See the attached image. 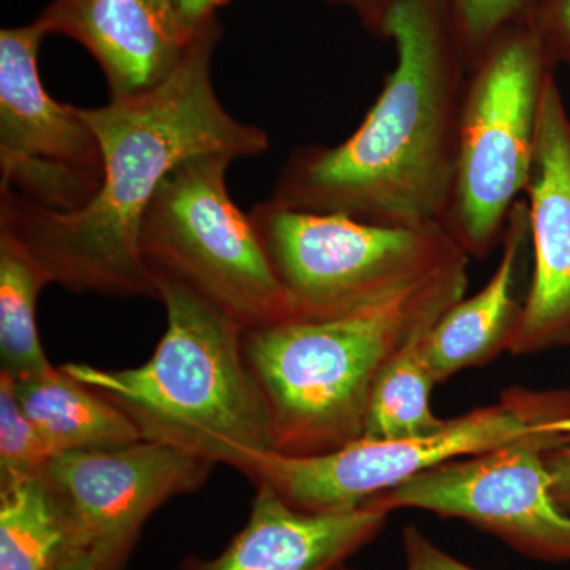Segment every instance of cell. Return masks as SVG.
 <instances>
[{
    "label": "cell",
    "instance_id": "28",
    "mask_svg": "<svg viewBox=\"0 0 570 570\" xmlns=\"http://www.w3.org/2000/svg\"><path fill=\"white\" fill-rule=\"evenodd\" d=\"M332 570H348V569H346V568H343V564H341V566H337V568H335V569H332Z\"/></svg>",
    "mask_w": 570,
    "mask_h": 570
},
{
    "label": "cell",
    "instance_id": "25",
    "mask_svg": "<svg viewBox=\"0 0 570 570\" xmlns=\"http://www.w3.org/2000/svg\"><path fill=\"white\" fill-rule=\"evenodd\" d=\"M333 6L347 7L356 14L360 22L376 36L384 37V26L387 21L390 10L395 6L396 0H326Z\"/></svg>",
    "mask_w": 570,
    "mask_h": 570
},
{
    "label": "cell",
    "instance_id": "18",
    "mask_svg": "<svg viewBox=\"0 0 570 570\" xmlns=\"http://www.w3.org/2000/svg\"><path fill=\"white\" fill-rule=\"evenodd\" d=\"M48 284L24 246L0 228V373L14 382L45 376L55 367L37 328V302Z\"/></svg>",
    "mask_w": 570,
    "mask_h": 570
},
{
    "label": "cell",
    "instance_id": "21",
    "mask_svg": "<svg viewBox=\"0 0 570 570\" xmlns=\"http://www.w3.org/2000/svg\"><path fill=\"white\" fill-rule=\"evenodd\" d=\"M468 67L494 37L517 22L530 20L535 0H445Z\"/></svg>",
    "mask_w": 570,
    "mask_h": 570
},
{
    "label": "cell",
    "instance_id": "13",
    "mask_svg": "<svg viewBox=\"0 0 570 570\" xmlns=\"http://www.w3.org/2000/svg\"><path fill=\"white\" fill-rule=\"evenodd\" d=\"M37 21L91 52L110 99L135 96L167 80L194 36L175 0H52Z\"/></svg>",
    "mask_w": 570,
    "mask_h": 570
},
{
    "label": "cell",
    "instance_id": "5",
    "mask_svg": "<svg viewBox=\"0 0 570 570\" xmlns=\"http://www.w3.org/2000/svg\"><path fill=\"white\" fill-rule=\"evenodd\" d=\"M554 67L530 21L504 29L469 67L442 223L469 257L501 246L510 212L527 189Z\"/></svg>",
    "mask_w": 570,
    "mask_h": 570
},
{
    "label": "cell",
    "instance_id": "4",
    "mask_svg": "<svg viewBox=\"0 0 570 570\" xmlns=\"http://www.w3.org/2000/svg\"><path fill=\"white\" fill-rule=\"evenodd\" d=\"M167 328L148 362L124 370L66 363L71 377L121 409L142 441L243 474L275 450L265 397L243 354L242 328L181 281L153 272Z\"/></svg>",
    "mask_w": 570,
    "mask_h": 570
},
{
    "label": "cell",
    "instance_id": "17",
    "mask_svg": "<svg viewBox=\"0 0 570 570\" xmlns=\"http://www.w3.org/2000/svg\"><path fill=\"white\" fill-rule=\"evenodd\" d=\"M85 553L43 475L0 487V570H62Z\"/></svg>",
    "mask_w": 570,
    "mask_h": 570
},
{
    "label": "cell",
    "instance_id": "12",
    "mask_svg": "<svg viewBox=\"0 0 570 570\" xmlns=\"http://www.w3.org/2000/svg\"><path fill=\"white\" fill-rule=\"evenodd\" d=\"M532 275L509 354L570 346V116L551 77L527 184Z\"/></svg>",
    "mask_w": 570,
    "mask_h": 570
},
{
    "label": "cell",
    "instance_id": "27",
    "mask_svg": "<svg viewBox=\"0 0 570 570\" xmlns=\"http://www.w3.org/2000/svg\"><path fill=\"white\" fill-rule=\"evenodd\" d=\"M62 570H99L96 561L89 553H80L75 557Z\"/></svg>",
    "mask_w": 570,
    "mask_h": 570
},
{
    "label": "cell",
    "instance_id": "20",
    "mask_svg": "<svg viewBox=\"0 0 570 570\" xmlns=\"http://www.w3.org/2000/svg\"><path fill=\"white\" fill-rule=\"evenodd\" d=\"M55 450L26 414L13 379L0 373V487L41 474Z\"/></svg>",
    "mask_w": 570,
    "mask_h": 570
},
{
    "label": "cell",
    "instance_id": "24",
    "mask_svg": "<svg viewBox=\"0 0 570 570\" xmlns=\"http://www.w3.org/2000/svg\"><path fill=\"white\" fill-rule=\"evenodd\" d=\"M551 478V493L570 515V436L561 439L543 452Z\"/></svg>",
    "mask_w": 570,
    "mask_h": 570
},
{
    "label": "cell",
    "instance_id": "23",
    "mask_svg": "<svg viewBox=\"0 0 570 570\" xmlns=\"http://www.w3.org/2000/svg\"><path fill=\"white\" fill-rule=\"evenodd\" d=\"M403 549L406 570H475L439 549L415 527L404 530Z\"/></svg>",
    "mask_w": 570,
    "mask_h": 570
},
{
    "label": "cell",
    "instance_id": "15",
    "mask_svg": "<svg viewBox=\"0 0 570 570\" xmlns=\"http://www.w3.org/2000/svg\"><path fill=\"white\" fill-rule=\"evenodd\" d=\"M531 246L524 198L510 212L501 258L478 294L463 296L423 335V360L436 384L461 371L487 365L508 351L519 328L523 302L519 296L521 265Z\"/></svg>",
    "mask_w": 570,
    "mask_h": 570
},
{
    "label": "cell",
    "instance_id": "7",
    "mask_svg": "<svg viewBox=\"0 0 570 570\" xmlns=\"http://www.w3.org/2000/svg\"><path fill=\"white\" fill-rule=\"evenodd\" d=\"M230 154H204L175 168L141 227L151 272L181 281L243 330L294 321L250 213L228 194Z\"/></svg>",
    "mask_w": 570,
    "mask_h": 570
},
{
    "label": "cell",
    "instance_id": "6",
    "mask_svg": "<svg viewBox=\"0 0 570 570\" xmlns=\"http://www.w3.org/2000/svg\"><path fill=\"white\" fill-rule=\"evenodd\" d=\"M570 434V390L510 389L491 406L474 409L425 434L360 438L316 456L262 453L247 478L306 512H346L448 461L478 455L532 434Z\"/></svg>",
    "mask_w": 570,
    "mask_h": 570
},
{
    "label": "cell",
    "instance_id": "22",
    "mask_svg": "<svg viewBox=\"0 0 570 570\" xmlns=\"http://www.w3.org/2000/svg\"><path fill=\"white\" fill-rule=\"evenodd\" d=\"M528 21L551 61L570 66V0H535Z\"/></svg>",
    "mask_w": 570,
    "mask_h": 570
},
{
    "label": "cell",
    "instance_id": "1",
    "mask_svg": "<svg viewBox=\"0 0 570 570\" xmlns=\"http://www.w3.org/2000/svg\"><path fill=\"white\" fill-rule=\"evenodd\" d=\"M220 36L214 17L156 88L81 108L104 164L102 184L88 205L51 212L0 189V228L24 246L51 284L78 294L157 299L141 253V227L165 178L204 154L239 159L268 151L265 130L235 119L214 89L213 56Z\"/></svg>",
    "mask_w": 570,
    "mask_h": 570
},
{
    "label": "cell",
    "instance_id": "8",
    "mask_svg": "<svg viewBox=\"0 0 570 570\" xmlns=\"http://www.w3.org/2000/svg\"><path fill=\"white\" fill-rule=\"evenodd\" d=\"M250 217L294 321L346 316L468 255L442 225L367 224L269 198Z\"/></svg>",
    "mask_w": 570,
    "mask_h": 570
},
{
    "label": "cell",
    "instance_id": "19",
    "mask_svg": "<svg viewBox=\"0 0 570 570\" xmlns=\"http://www.w3.org/2000/svg\"><path fill=\"white\" fill-rule=\"evenodd\" d=\"M426 332L401 348L379 374L367 403L362 438L389 441L425 436L448 422L431 407L436 381L420 348Z\"/></svg>",
    "mask_w": 570,
    "mask_h": 570
},
{
    "label": "cell",
    "instance_id": "11",
    "mask_svg": "<svg viewBox=\"0 0 570 570\" xmlns=\"http://www.w3.org/2000/svg\"><path fill=\"white\" fill-rule=\"evenodd\" d=\"M213 468L181 450L138 441L59 453L41 475L69 513L81 551L99 570H122L149 517L202 489Z\"/></svg>",
    "mask_w": 570,
    "mask_h": 570
},
{
    "label": "cell",
    "instance_id": "9",
    "mask_svg": "<svg viewBox=\"0 0 570 570\" xmlns=\"http://www.w3.org/2000/svg\"><path fill=\"white\" fill-rule=\"evenodd\" d=\"M564 438L532 434L448 461L367 504L389 513L415 509L464 520L535 560L570 562V515L551 493L543 461V452Z\"/></svg>",
    "mask_w": 570,
    "mask_h": 570
},
{
    "label": "cell",
    "instance_id": "16",
    "mask_svg": "<svg viewBox=\"0 0 570 570\" xmlns=\"http://www.w3.org/2000/svg\"><path fill=\"white\" fill-rule=\"evenodd\" d=\"M14 392L56 455L142 441L140 431L121 409L71 377L62 366L52 367L41 377L14 382Z\"/></svg>",
    "mask_w": 570,
    "mask_h": 570
},
{
    "label": "cell",
    "instance_id": "26",
    "mask_svg": "<svg viewBox=\"0 0 570 570\" xmlns=\"http://www.w3.org/2000/svg\"><path fill=\"white\" fill-rule=\"evenodd\" d=\"M184 29L194 36L205 22L216 17V11L230 0H175Z\"/></svg>",
    "mask_w": 570,
    "mask_h": 570
},
{
    "label": "cell",
    "instance_id": "2",
    "mask_svg": "<svg viewBox=\"0 0 570 570\" xmlns=\"http://www.w3.org/2000/svg\"><path fill=\"white\" fill-rule=\"evenodd\" d=\"M396 66L354 134L285 160L269 200L390 227L442 225L469 67L445 0H396Z\"/></svg>",
    "mask_w": 570,
    "mask_h": 570
},
{
    "label": "cell",
    "instance_id": "14",
    "mask_svg": "<svg viewBox=\"0 0 570 570\" xmlns=\"http://www.w3.org/2000/svg\"><path fill=\"white\" fill-rule=\"evenodd\" d=\"M249 519L227 549L189 558L181 570H332L371 542L390 513L377 505L346 512H306L258 483Z\"/></svg>",
    "mask_w": 570,
    "mask_h": 570
},
{
    "label": "cell",
    "instance_id": "10",
    "mask_svg": "<svg viewBox=\"0 0 570 570\" xmlns=\"http://www.w3.org/2000/svg\"><path fill=\"white\" fill-rule=\"evenodd\" d=\"M39 21L0 31V189L58 213L96 197L102 153L81 108L52 99L39 73Z\"/></svg>",
    "mask_w": 570,
    "mask_h": 570
},
{
    "label": "cell",
    "instance_id": "3",
    "mask_svg": "<svg viewBox=\"0 0 570 570\" xmlns=\"http://www.w3.org/2000/svg\"><path fill=\"white\" fill-rule=\"evenodd\" d=\"M468 255L346 316L246 330L243 354L268 407L275 452L316 456L363 436L390 360L459 303Z\"/></svg>",
    "mask_w": 570,
    "mask_h": 570
}]
</instances>
